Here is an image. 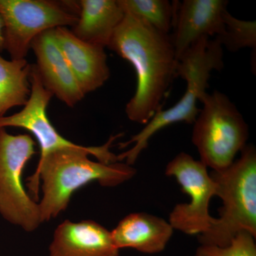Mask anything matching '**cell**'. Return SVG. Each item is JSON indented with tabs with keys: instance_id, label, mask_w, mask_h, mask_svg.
I'll use <instances>...</instances> for the list:
<instances>
[{
	"instance_id": "obj_1",
	"label": "cell",
	"mask_w": 256,
	"mask_h": 256,
	"mask_svg": "<svg viewBox=\"0 0 256 256\" xmlns=\"http://www.w3.org/2000/svg\"><path fill=\"white\" fill-rule=\"evenodd\" d=\"M122 136H111L104 146L62 150L40 160L34 174L26 180L36 200L42 180L43 196L38 206L42 222L66 210L74 192L88 184L97 182L101 186L114 188L136 175L134 168L118 161L110 151L112 143Z\"/></svg>"
},
{
	"instance_id": "obj_2",
	"label": "cell",
	"mask_w": 256,
	"mask_h": 256,
	"mask_svg": "<svg viewBox=\"0 0 256 256\" xmlns=\"http://www.w3.org/2000/svg\"><path fill=\"white\" fill-rule=\"evenodd\" d=\"M108 48L136 70L137 87L126 114L130 120L146 124L162 110V102L176 77L178 60L171 34L126 12Z\"/></svg>"
},
{
	"instance_id": "obj_3",
	"label": "cell",
	"mask_w": 256,
	"mask_h": 256,
	"mask_svg": "<svg viewBox=\"0 0 256 256\" xmlns=\"http://www.w3.org/2000/svg\"><path fill=\"white\" fill-rule=\"evenodd\" d=\"M223 56V47L220 42L208 37H204L186 50L176 66V76L186 80V92L172 107L158 111L140 132L127 142L120 143V149L134 146L117 156L118 161L126 160V164L132 166L156 133L176 122L194 124L201 110L197 107V102L206 92L212 72H220L224 68Z\"/></svg>"
},
{
	"instance_id": "obj_4",
	"label": "cell",
	"mask_w": 256,
	"mask_h": 256,
	"mask_svg": "<svg viewBox=\"0 0 256 256\" xmlns=\"http://www.w3.org/2000/svg\"><path fill=\"white\" fill-rule=\"evenodd\" d=\"M226 169L210 173L223 202L220 217L198 236L201 245L226 246L237 234L247 230L256 237V150L252 144Z\"/></svg>"
},
{
	"instance_id": "obj_5",
	"label": "cell",
	"mask_w": 256,
	"mask_h": 256,
	"mask_svg": "<svg viewBox=\"0 0 256 256\" xmlns=\"http://www.w3.org/2000/svg\"><path fill=\"white\" fill-rule=\"evenodd\" d=\"M203 108L194 122L192 141L200 161L213 171H222L233 164L248 139V126L236 106L218 90L202 94Z\"/></svg>"
},
{
	"instance_id": "obj_6",
	"label": "cell",
	"mask_w": 256,
	"mask_h": 256,
	"mask_svg": "<svg viewBox=\"0 0 256 256\" xmlns=\"http://www.w3.org/2000/svg\"><path fill=\"white\" fill-rule=\"evenodd\" d=\"M35 153L31 136H14L0 128V215L26 232H34L43 223L38 204L22 183L24 170Z\"/></svg>"
},
{
	"instance_id": "obj_7",
	"label": "cell",
	"mask_w": 256,
	"mask_h": 256,
	"mask_svg": "<svg viewBox=\"0 0 256 256\" xmlns=\"http://www.w3.org/2000/svg\"><path fill=\"white\" fill-rule=\"evenodd\" d=\"M76 3L50 0H0L4 22V50L11 60H24L32 41L42 32L74 26L78 20Z\"/></svg>"
},
{
	"instance_id": "obj_8",
	"label": "cell",
	"mask_w": 256,
	"mask_h": 256,
	"mask_svg": "<svg viewBox=\"0 0 256 256\" xmlns=\"http://www.w3.org/2000/svg\"><path fill=\"white\" fill-rule=\"evenodd\" d=\"M165 174L175 178L190 198L188 203L178 204L172 210L170 225L188 235L206 232L214 220L210 213V200L217 194L216 183L206 165L188 153L180 152L166 165Z\"/></svg>"
},
{
	"instance_id": "obj_9",
	"label": "cell",
	"mask_w": 256,
	"mask_h": 256,
	"mask_svg": "<svg viewBox=\"0 0 256 256\" xmlns=\"http://www.w3.org/2000/svg\"><path fill=\"white\" fill-rule=\"evenodd\" d=\"M30 82L31 94L26 105L20 112L0 118V128H20L32 133L40 144V160L54 152L82 148L64 138L48 119L47 108L54 96L42 84L35 65L31 66Z\"/></svg>"
},
{
	"instance_id": "obj_10",
	"label": "cell",
	"mask_w": 256,
	"mask_h": 256,
	"mask_svg": "<svg viewBox=\"0 0 256 256\" xmlns=\"http://www.w3.org/2000/svg\"><path fill=\"white\" fill-rule=\"evenodd\" d=\"M228 4L226 0L178 1L171 34L176 60L203 37L224 34L223 15Z\"/></svg>"
},
{
	"instance_id": "obj_11",
	"label": "cell",
	"mask_w": 256,
	"mask_h": 256,
	"mask_svg": "<svg viewBox=\"0 0 256 256\" xmlns=\"http://www.w3.org/2000/svg\"><path fill=\"white\" fill-rule=\"evenodd\" d=\"M54 30L42 32L32 41L35 66L47 90L68 107H74L85 94L57 44Z\"/></svg>"
},
{
	"instance_id": "obj_12",
	"label": "cell",
	"mask_w": 256,
	"mask_h": 256,
	"mask_svg": "<svg viewBox=\"0 0 256 256\" xmlns=\"http://www.w3.org/2000/svg\"><path fill=\"white\" fill-rule=\"evenodd\" d=\"M111 232L92 220H66L56 228L50 256H118Z\"/></svg>"
},
{
	"instance_id": "obj_13",
	"label": "cell",
	"mask_w": 256,
	"mask_h": 256,
	"mask_svg": "<svg viewBox=\"0 0 256 256\" xmlns=\"http://www.w3.org/2000/svg\"><path fill=\"white\" fill-rule=\"evenodd\" d=\"M57 44L84 94L100 88L110 78L105 48L82 42L66 28L54 30Z\"/></svg>"
},
{
	"instance_id": "obj_14",
	"label": "cell",
	"mask_w": 256,
	"mask_h": 256,
	"mask_svg": "<svg viewBox=\"0 0 256 256\" xmlns=\"http://www.w3.org/2000/svg\"><path fill=\"white\" fill-rule=\"evenodd\" d=\"M173 232L164 218L140 212L126 216L110 232L119 250L132 248L142 254H156L164 250Z\"/></svg>"
},
{
	"instance_id": "obj_15",
	"label": "cell",
	"mask_w": 256,
	"mask_h": 256,
	"mask_svg": "<svg viewBox=\"0 0 256 256\" xmlns=\"http://www.w3.org/2000/svg\"><path fill=\"white\" fill-rule=\"evenodd\" d=\"M76 3L78 20L70 32L82 42L108 46L114 30L126 15L119 0H80Z\"/></svg>"
},
{
	"instance_id": "obj_16",
	"label": "cell",
	"mask_w": 256,
	"mask_h": 256,
	"mask_svg": "<svg viewBox=\"0 0 256 256\" xmlns=\"http://www.w3.org/2000/svg\"><path fill=\"white\" fill-rule=\"evenodd\" d=\"M31 66L25 58L6 60L0 54V118L10 109L28 102Z\"/></svg>"
},
{
	"instance_id": "obj_17",
	"label": "cell",
	"mask_w": 256,
	"mask_h": 256,
	"mask_svg": "<svg viewBox=\"0 0 256 256\" xmlns=\"http://www.w3.org/2000/svg\"><path fill=\"white\" fill-rule=\"evenodd\" d=\"M126 12L146 22L162 33L170 34L173 26L178 1L119 0Z\"/></svg>"
},
{
	"instance_id": "obj_18",
	"label": "cell",
	"mask_w": 256,
	"mask_h": 256,
	"mask_svg": "<svg viewBox=\"0 0 256 256\" xmlns=\"http://www.w3.org/2000/svg\"><path fill=\"white\" fill-rule=\"evenodd\" d=\"M223 20L225 32L215 37L222 47L229 52H236L245 48H256V22L246 21L234 18L226 10Z\"/></svg>"
},
{
	"instance_id": "obj_19",
	"label": "cell",
	"mask_w": 256,
	"mask_h": 256,
	"mask_svg": "<svg viewBox=\"0 0 256 256\" xmlns=\"http://www.w3.org/2000/svg\"><path fill=\"white\" fill-rule=\"evenodd\" d=\"M194 256H256V237L242 230L226 246L200 245Z\"/></svg>"
},
{
	"instance_id": "obj_20",
	"label": "cell",
	"mask_w": 256,
	"mask_h": 256,
	"mask_svg": "<svg viewBox=\"0 0 256 256\" xmlns=\"http://www.w3.org/2000/svg\"><path fill=\"white\" fill-rule=\"evenodd\" d=\"M4 22L0 14V52L4 50Z\"/></svg>"
}]
</instances>
